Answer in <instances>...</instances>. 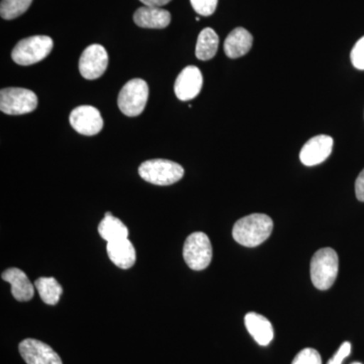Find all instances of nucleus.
<instances>
[{
	"label": "nucleus",
	"mask_w": 364,
	"mask_h": 364,
	"mask_svg": "<svg viewBox=\"0 0 364 364\" xmlns=\"http://www.w3.org/2000/svg\"><path fill=\"white\" fill-rule=\"evenodd\" d=\"M213 248L208 235L196 232L189 235L183 246V258L193 270H203L210 265Z\"/></svg>",
	"instance_id": "0eeeda50"
},
{
	"label": "nucleus",
	"mask_w": 364,
	"mask_h": 364,
	"mask_svg": "<svg viewBox=\"0 0 364 364\" xmlns=\"http://www.w3.org/2000/svg\"><path fill=\"white\" fill-rule=\"evenodd\" d=\"M33 0H1L0 14L4 20H14L28 11Z\"/></svg>",
	"instance_id": "412c9836"
},
{
	"label": "nucleus",
	"mask_w": 364,
	"mask_h": 364,
	"mask_svg": "<svg viewBox=\"0 0 364 364\" xmlns=\"http://www.w3.org/2000/svg\"><path fill=\"white\" fill-rule=\"evenodd\" d=\"M69 121L74 130L85 136L97 135L104 127L102 114L91 105H81L74 109Z\"/></svg>",
	"instance_id": "1a4fd4ad"
},
{
	"label": "nucleus",
	"mask_w": 364,
	"mask_h": 364,
	"mask_svg": "<svg viewBox=\"0 0 364 364\" xmlns=\"http://www.w3.org/2000/svg\"><path fill=\"white\" fill-rule=\"evenodd\" d=\"M246 329L260 346H267L274 337L273 327L269 320L257 313H248L245 316Z\"/></svg>",
	"instance_id": "dca6fc26"
},
{
	"label": "nucleus",
	"mask_w": 364,
	"mask_h": 364,
	"mask_svg": "<svg viewBox=\"0 0 364 364\" xmlns=\"http://www.w3.org/2000/svg\"><path fill=\"white\" fill-rule=\"evenodd\" d=\"M191 6L200 16H210L217 9L218 0H191Z\"/></svg>",
	"instance_id": "5701e85b"
},
{
	"label": "nucleus",
	"mask_w": 364,
	"mask_h": 364,
	"mask_svg": "<svg viewBox=\"0 0 364 364\" xmlns=\"http://www.w3.org/2000/svg\"><path fill=\"white\" fill-rule=\"evenodd\" d=\"M109 65V55L102 45L88 46L79 60V71L83 78L95 80L104 75Z\"/></svg>",
	"instance_id": "6e6552de"
},
{
	"label": "nucleus",
	"mask_w": 364,
	"mask_h": 364,
	"mask_svg": "<svg viewBox=\"0 0 364 364\" xmlns=\"http://www.w3.org/2000/svg\"><path fill=\"white\" fill-rule=\"evenodd\" d=\"M219 48V36L213 28H203L196 42V56L202 61L214 58Z\"/></svg>",
	"instance_id": "a211bd4d"
},
{
	"label": "nucleus",
	"mask_w": 364,
	"mask_h": 364,
	"mask_svg": "<svg viewBox=\"0 0 364 364\" xmlns=\"http://www.w3.org/2000/svg\"><path fill=\"white\" fill-rule=\"evenodd\" d=\"M356 198L360 202H364V169L359 174L355 181Z\"/></svg>",
	"instance_id": "a878e982"
},
{
	"label": "nucleus",
	"mask_w": 364,
	"mask_h": 364,
	"mask_svg": "<svg viewBox=\"0 0 364 364\" xmlns=\"http://www.w3.org/2000/svg\"><path fill=\"white\" fill-rule=\"evenodd\" d=\"M37 95L20 87L4 88L0 91V109L9 116L28 114L37 109Z\"/></svg>",
	"instance_id": "423d86ee"
},
{
	"label": "nucleus",
	"mask_w": 364,
	"mask_h": 364,
	"mask_svg": "<svg viewBox=\"0 0 364 364\" xmlns=\"http://www.w3.org/2000/svg\"><path fill=\"white\" fill-rule=\"evenodd\" d=\"M149 97V87L143 79H131L119 91L117 105L124 114L136 117L142 114Z\"/></svg>",
	"instance_id": "39448f33"
},
{
	"label": "nucleus",
	"mask_w": 364,
	"mask_h": 364,
	"mask_svg": "<svg viewBox=\"0 0 364 364\" xmlns=\"http://www.w3.org/2000/svg\"><path fill=\"white\" fill-rule=\"evenodd\" d=\"M272 230L273 222L267 215H249L234 225L233 238L242 246L256 247L269 238Z\"/></svg>",
	"instance_id": "f257e3e1"
},
{
	"label": "nucleus",
	"mask_w": 364,
	"mask_h": 364,
	"mask_svg": "<svg viewBox=\"0 0 364 364\" xmlns=\"http://www.w3.org/2000/svg\"><path fill=\"white\" fill-rule=\"evenodd\" d=\"M338 270V255L334 249H320L311 260V279L316 289L320 291H327L333 286Z\"/></svg>",
	"instance_id": "f03ea898"
},
{
	"label": "nucleus",
	"mask_w": 364,
	"mask_h": 364,
	"mask_svg": "<svg viewBox=\"0 0 364 364\" xmlns=\"http://www.w3.org/2000/svg\"><path fill=\"white\" fill-rule=\"evenodd\" d=\"M352 364H363V363H353Z\"/></svg>",
	"instance_id": "cd10ccee"
},
{
	"label": "nucleus",
	"mask_w": 364,
	"mask_h": 364,
	"mask_svg": "<svg viewBox=\"0 0 364 364\" xmlns=\"http://www.w3.org/2000/svg\"><path fill=\"white\" fill-rule=\"evenodd\" d=\"M53 40L48 36H33L21 40L11 52V58L21 66L33 65L44 60L53 49Z\"/></svg>",
	"instance_id": "20e7f679"
},
{
	"label": "nucleus",
	"mask_w": 364,
	"mask_h": 364,
	"mask_svg": "<svg viewBox=\"0 0 364 364\" xmlns=\"http://www.w3.org/2000/svg\"><path fill=\"white\" fill-rule=\"evenodd\" d=\"M33 286L37 289L41 299L49 306L57 305L63 293L62 287L54 277H40L36 280Z\"/></svg>",
	"instance_id": "aec40b11"
},
{
	"label": "nucleus",
	"mask_w": 364,
	"mask_h": 364,
	"mask_svg": "<svg viewBox=\"0 0 364 364\" xmlns=\"http://www.w3.org/2000/svg\"><path fill=\"white\" fill-rule=\"evenodd\" d=\"M332 149V136L327 135L313 136L301 148L299 159L306 166H315L324 162L331 155Z\"/></svg>",
	"instance_id": "9b49d317"
},
{
	"label": "nucleus",
	"mask_w": 364,
	"mask_h": 364,
	"mask_svg": "<svg viewBox=\"0 0 364 364\" xmlns=\"http://www.w3.org/2000/svg\"><path fill=\"white\" fill-rule=\"evenodd\" d=\"M18 350L26 364H63L57 352L39 340H23L18 345Z\"/></svg>",
	"instance_id": "9d476101"
},
{
	"label": "nucleus",
	"mask_w": 364,
	"mask_h": 364,
	"mask_svg": "<svg viewBox=\"0 0 364 364\" xmlns=\"http://www.w3.org/2000/svg\"><path fill=\"white\" fill-rule=\"evenodd\" d=\"M145 6L160 7L169 4L171 0H140Z\"/></svg>",
	"instance_id": "bb28decb"
},
{
	"label": "nucleus",
	"mask_w": 364,
	"mask_h": 364,
	"mask_svg": "<svg viewBox=\"0 0 364 364\" xmlns=\"http://www.w3.org/2000/svg\"><path fill=\"white\" fill-rule=\"evenodd\" d=\"M2 279L11 286V294L18 301H28L35 294V286L26 277V273L18 268L11 267L2 273Z\"/></svg>",
	"instance_id": "ddd939ff"
},
{
	"label": "nucleus",
	"mask_w": 364,
	"mask_h": 364,
	"mask_svg": "<svg viewBox=\"0 0 364 364\" xmlns=\"http://www.w3.org/2000/svg\"><path fill=\"white\" fill-rule=\"evenodd\" d=\"M107 250L109 259L117 267L122 268V269H129L135 264V248L128 238L109 242Z\"/></svg>",
	"instance_id": "2eb2a0df"
},
{
	"label": "nucleus",
	"mask_w": 364,
	"mask_h": 364,
	"mask_svg": "<svg viewBox=\"0 0 364 364\" xmlns=\"http://www.w3.org/2000/svg\"><path fill=\"white\" fill-rule=\"evenodd\" d=\"M351 352V344L350 342H344L343 344L340 346L338 351L334 354V356L329 361H328L327 364H342L345 358L347 356H349Z\"/></svg>",
	"instance_id": "393cba45"
},
{
	"label": "nucleus",
	"mask_w": 364,
	"mask_h": 364,
	"mask_svg": "<svg viewBox=\"0 0 364 364\" xmlns=\"http://www.w3.org/2000/svg\"><path fill=\"white\" fill-rule=\"evenodd\" d=\"M291 364H322V358L316 349L305 348L296 354Z\"/></svg>",
	"instance_id": "4be33fe9"
},
{
	"label": "nucleus",
	"mask_w": 364,
	"mask_h": 364,
	"mask_svg": "<svg viewBox=\"0 0 364 364\" xmlns=\"http://www.w3.org/2000/svg\"><path fill=\"white\" fill-rule=\"evenodd\" d=\"M252 44V35L244 28H237L228 35L225 41V53L229 58H240L250 51Z\"/></svg>",
	"instance_id": "f3484780"
},
{
	"label": "nucleus",
	"mask_w": 364,
	"mask_h": 364,
	"mask_svg": "<svg viewBox=\"0 0 364 364\" xmlns=\"http://www.w3.org/2000/svg\"><path fill=\"white\" fill-rule=\"evenodd\" d=\"M98 233L109 243V242L128 238L129 230L121 220L114 215H109V217H105L98 225Z\"/></svg>",
	"instance_id": "6ab92c4d"
},
{
	"label": "nucleus",
	"mask_w": 364,
	"mask_h": 364,
	"mask_svg": "<svg viewBox=\"0 0 364 364\" xmlns=\"http://www.w3.org/2000/svg\"><path fill=\"white\" fill-rule=\"evenodd\" d=\"M139 174L144 181L155 186H171L181 181L184 169L178 163L165 159L148 160L139 167Z\"/></svg>",
	"instance_id": "7ed1b4c3"
},
{
	"label": "nucleus",
	"mask_w": 364,
	"mask_h": 364,
	"mask_svg": "<svg viewBox=\"0 0 364 364\" xmlns=\"http://www.w3.org/2000/svg\"><path fill=\"white\" fill-rule=\"evenodd\" d=\"M350 58L352 64L356 69L364 70V37L360 38L354 45Z\"/></svg>",
	"instance_id": "b1692460"
},
{
	"label": "nucleus",
	"mask_w": 364,
	"mask_h": 364,
	"mask_svg": "<svg viewBox=\"0 0 364 364\" xmlns=\"http://www.w3.org/2000/svg\"><path fill=\"white\" fill-rule=\"evenodd\" d=\"M203 87V75L196 66H188L177 76L174 92L182 102H188L200 95Z\"/></svg>",
	"instance_id": "f8f14e48"
},
{
	"label": "nucleus",
	"mask_w": 364,
	"mask_h": 364,
	"mask_svg": "<svg viewBox=\"0 0 364 364\" xmlns=\"http://www.w3.org/2000/svg\"><path fill=\"white\" fill-rule=\"evenodd\" d=\"M133 18L140 28H164L169 26L171 14L160 7L143 6L136 9Z\"/></svg>",
	"instance_id": "4468645a"
}]
</instances>
